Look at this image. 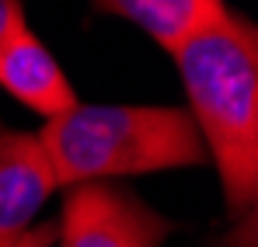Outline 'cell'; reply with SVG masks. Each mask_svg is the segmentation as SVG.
I'll list each match as a JSON object with an SVG mask.
<instances>
[{"mask_svg":"<svg viewBox=\"0 0 258 247\" xmlns=\"http://www.w3.org/2000/svg\"><path fill=\"white\" fill-rule=\"evenodd\" d=\"M185 112L220 174L230 216H251L258 199V28L223 11L171 49Z\"/></svg>","mask_w":258,"mask_h":247,"instance_id":"obj_1","label":"cell"},{"mask_svg":"<svg viewBox=\"0 0 258 247\" xmlns=\"http://www.w3.org/2000/svg\"><path fill=\"white\" fill-rule=\"evenodd\" d=\"M59 185L126 181L206 164L196 122L178 105H70L39 129Z\"/></svg>","mask_w":258,"mask_h":247,"instance_id":"obj_2","label":"cell"},{"mask_svg":"<svg viewBox=\"0 0 258 247\" xmlns=\"http://www.w3.org/2000/svg\"><path fill=\"white\" fill-rule=\"evenodd\" d=\"M174 223L115 181L70 185L56 223L59 247H161Z\"/></svg>","mask_w":258,"mask_h":247,"instance_id":"obj_3","label":"cell"},{"mask_svg":"<svg viewBox=\"0 0 258 247\" xmlns=\"http://www.w3.org/2000/svg\"><path fill=\"white\" fill-rule=\"evenodd\" d=\"M56 188L59 181L39 132L0 122V244L25 233Z\"/></svg>","mask_w":258,"mask_h":247,"instance_id":"obj_4","label":"cell"},{"mask_svg":"<svg viewBox=\"0 0 258 247\" xmlns=\"http://www.w3.org/2000/svg\"><path fill=\"white\" fill-rule=\"evenodd\" d=\"M0 87L42 119H52L77 105V91L70 87L63 66L32 28L18 32L0 49Z\"/></svg>","mask_w":258,"mask_h":247,"instance_id":"obj_5","label":"cell"},{"mask_svg":"<svg viewBox=\"0 0 258 247\" xmlns=\"http://www.w3.org/2000/svg\"><path fill=\"white\" fill-rule=\"evenodd\" d=\"M98 11L133 21L164 49H174L188 32L223 14V0H94Z\"/></svg>","mask_w":258,"mask_h":247,"instance_id":"obj_6","label":"cell"},{"mask_svg":"<svg viewBox=\"0 0 258 247\" xmlns=\"http://www.w3.org/2000/svg\"><path fill=\"white\" fill-rule=\"evenodd\" d=\"M25 0H0V49L14 39L18 32H25Z\"/></svg>","mask_w":258,"mask_h":247,"instance_id":"obj_7","label":"cell"},{"mask_svg":"<svg viewBox=\"0 0 258 247\" xmlns=\"http://www.w3.org/2000/svg\"><path fill=\"white\" fill-rule=\"evenodd\" d=\"M52 240H56V223H42V226H28L25 233H18L14 240L0 247H52Z\"/></svg>","mask_w":258,"mask_h":247,"instance_id":"obj_8","label":"cell"}]
</instances>
